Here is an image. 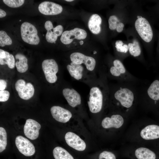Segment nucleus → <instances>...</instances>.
Wrapping results in <instances>:
<instances>
[{"label":"nucleus","instance_id":"nucleus-1","mask_svg":"<svg viewBox=\"0 0 159 159\" xmlns=\"http://www.w3.org/2000/svg\"><path fill=\"white\" fill-rule=\"evenodd\" d=\"M21 38L25 42L30 44L37 45L39 44L40 39L35 26L27 22L23 23L21 26Z\"/></svg>","mask_w":159,"mask_h":159},{"label":"nucleus","instance_id":"nucleus-2","mask_svg":"<svg viewBox=\"0 0 159 159\" xmlns=\"http://www.w3.org/2000/svg\"><path fill=\"white\" fill-rule=\"evenodd\" d=\"M90 95L87 103L90 111L93 113L99 112L103 104V96L101 91L99 88L93 87L91 89Z\"/></svg>","mask_w":159,"mask_h":159},{"label":"nucleus","instance_id":"nucleus-3","mask_svg":"<svg viewBox=\"0 0 159 159\" xmlns=\"http://www.w3.org/2000/svg\"><path fill=\"white\" fill-rule=\"evenodd\" d=\"M136 31L141 38L145 42H150L153 37V32L151 27L148 20L142 17L137 19L135 23Z\"/></svg>","mask_w":159,"mask_h":159},{"label":"nucleus","instance_id":"nucleus-4","mask_svg":"<svg viewBox=\"0 0 159 159\" xmlns=\"http://www.w3.org/2000/svg\"><path fill=\"white\" fill-rule=\"evenodd\" d=\"M42 67L46 80L52 83L57 80L56 74L58 71V67L55 61L53 59L44 60L42 63Z\"/></svg>","mask_w":159,"mask_h":159},{"label":"nucleus","instance_id":"nucleus-5","mask_svg":"<svg viewBox=\"0 0 159 159\" xmlns=\"http://www.w3.org/2000/svg\"><path fill=\"white\" fill-rule=\"evenodd\" d=\"M87 36V33L85 30L78 28H75L63 32L60 37V40L63 44H70L75 39L78 40L84 39Z\"/></svg>","mask_w":159,"mask_h":159},{"label":"nucleus","instance_id":"nucleus-6","mask_svg":"<svg viewBox=\"0 0 159 159\" xmlns=\"http://www.w3.org/2000/svg\"><path fill=\"white\" fill-rule=\"evenodd\" d=\"M114 97L122 106L126 108L132 105L134 99L133 92L127 88H120L115 93Z\"/></svg>","mask_w":159,"mask_h":159},{"label":"nucleus","instance_id":"nucleus-7","mask_svg":"<svg viewBox=\"0 0 159 159\" xmlns=\"http://www.w3.org/2000/svg\"><path fill=\"white\" fill-rule=\"evenodd\" d=\"M15 86L19 96L22 99L29 100L34 95V89L32 84L30 82L26 83L23 80L19 79L17 80Z\"/></svg>","mask_w":159,"mask_h":159},{"label":"nucleus","instance_id":"nucleus-8","mask_svg":"<svg viewBox=\"0 0 159 159\" xmlns=\"http://www.w3.org/2000/svg\"><path fill=\"white\" fill-rule=\"evenodd\" d=\"M15 143L19 151L24 155L29 156L34 154L35 150L34 146L28 139L23 136H17Z\"/></svg>","mask_w":159,"mask_h":159},{"label":"nucleus","instance_id":"nucleus-9","mask_svg":"<svg viewBox=\"0 0 159 159\" xmlns=\"http://www.w3.org/2000/svg\"><path fill=\"white\" fill-rule=\"evenodd\" d=\"M72 62L77 64L81 65L84 64L87 69L89 71L93 70L96 65V61L93 57L86 56L78 52L71 54L70 56Z\"/></svg>","mask_w":159,"mask_h":159},{"label":"nucleus","instance_id":"nucleus-10","mask_svg":"<svg viewBox=\"0 0 159 159\" xmlns=\"http://www.w3.org/2000/svg\"><path fill=\"white\" fill-rule=\"evenodd\" d=\"M41 125L32 119L26 120L24 127V133L27 138L32 140L37 139L39 135Z\"/></svg>","mask_w":159,"mask_h":159},{"label":"nucleus","instance_id":"nucleus-11","mask_svg":"<svg viewBox=\"0 0 159 159\" xmlns=\"http://www.w3.org/2000/svg\"><path fill=\"white\" fill-rule=\"evenodd\" d=\"M39 11L44 15H53L61 13L63 10L61 6L49 1H44L40 3L38 6Z\"/></svg>","mask_w":159,"mask_h":159},{"label":"nucleus","instance_id":"nucleus-12","mask_svg":"<svg viewBox=\"0 0 159 159\" xmlns=\"http://www.w3.org/2000/svg\"><path fill=\"white\" fill-rule=\"evenodd\" d=\"M65 139L68 145L76 150L82 151L86 148V145L84 141L73 132H67L65 136Z\"/></svg>","mask_w":159,"mask_h":159},{"label":"nucleus","instance_id":"nucleus-13","mask_svg":"<svg viewBox=\"0 0 159 159\" xmlns=\"http://www.w3.org/2000/svg\"><path fill=\"white\" fill-rule=\"evenodd\" d=\"M50 111L53 118L60 122L66 123L72 117V114L69 110L59 106H52Z\"/></svg>","mask_w":159,"mask_h":159},{"label":"nucleus","instance_id":"nucleus-14","mask_svg":"<svg viewBox=\"0 0 159 159\" xmlns=\"http://www.w3.org/2000/svg\"><path fill=\"white\" fill-rule=\"evenodd\" d=\"M63 96L69 104L75 107L81 103V98L79 94L73 89L64 88L62 91Z\"/></svg>","mask_w":159,"mask_h":159},{"label":"nucleus","instance_id":"nucleus-15","mask_svg":"<svg viewBox=\"0 0 159 159\" xmlns=\"http://www.w3.org/2000/svg\"><path fill=\"white\" fill-rule=\"evenodd\" d=\"M124 123L122 117L119 115H113L110 117L105 118L102 122V127L105 128L114 127L118 128L120 127Z\"/></svg>","mask_w":159,"mask_h":159},{"label":"nucleus","instance_id":"nucleus-16","mask_svg":"<svg viewBox=\"0 0 159 159\" xmlns=\"http://www.w3.org/2000/svg\"><path fill=\"white\" fill-rule=\"evenodd\" d=\"M140 136L144 139L151 140L159 138V126L155 125H148L142 129Z\"/></svg>","mask_w":159,"mask_h":159},{"label":"nucleus","instance_id":"nucleus-17","mask_svg":"<svg viewBox=\"0 0 159 159\" xmlns=\"http://www.w3.org/2000/svg\"><path fill=\"white\" fill-rule=\"evenodd\" d=\"M102 23V19L98 14H95L92 15L88 22V26L92 33L95 34L100 33L101 31L100 24Z\"/></svg>","mask_w":159,"mask_h":159},{"label":"nucleus","instance_id":"nucleus-18","mask_svg":"<svg viewBox=\"0 0 159 159\" xmlns=\"http://www.w3.org/2000/svg\"><path fill=\"white\" fill-rule=\"evenodd\" d=\"M16 60L15 65L18 72L24 73L27 71L28 68V60L26 56L21 53H17L15 55Z\"/></svg>","mask_w":159,"mask_h":159},{"label":"nucleus","instance_id":"nucleus-19","mask_svg":"<svg viewBox=\"0 0 159 159\" xmlns=\"http://www.w3.org/2000/svg\"><path fill=\"white\" fill-rule=\"evenodd\" d=\"M67 69L70 75L75 79L79 80L82 77L83 66L72 62L67 66Z\"/></svg>","mask_w":159,"mask_h":159},{"label":"nucleus","instance_id":"nucleus-20","mask_svg":"<svg viewBox=\"0 0 159 159\" xmlns=\"http://www.w3.org/2000/svg\"><path fill=\"white\" fill-rule=\"evenodd\" d=\"M135 155L138 159H155V153L150 149L141 147L137 149Z\"/></svg>","mask_w":159,"mask_h":159},{"label":"nucleus","instance_id":"nucleus-21","mask_svg":"<svg viewBox=\"0 0 159 159\" xmlns=\"http://www.w3.org/2000/svg\"><path fill=\"white\" fill-rule=\"evenodd\" d=\"M147 92L151 100L154 101L159 100V80H154L148 88Z\"/></svg>","mask_w":159,"mask_h":159},{"label":"nucleus","instance_id":"nucleus-22","mask_svg":"<svg viewBox=\"0 0 159 159\" xmlns=\"http://www.w3.org/2000/svg\"><path fill=\"white\" fill-rule=\"evenodd\" d=\"M113 66L110 69L111 74L115 77L122 76L126 72V70L121 62L118 59H115L113 62Z\"/></svg>","mask_w":159,"mask_h":159},{"label":"nucleus","instance_id":"nucleus-23","mask_svg":"<svg viewBox=\"0 0 159 159\" xmlns=\"http://www.w3.org/2000/svg\"><path fill=\"white\" fill-rule=\"evenodd\" d=\"M44 27L47 30L46 39L48 42L53 43L57 40L58 36L54 31V27L52 22L50 21H47L44 24Z\"/></svg>","mask_w":159,"mask_h":159},{"label":"nucleus","instance_id":"nucleus-24","mask_svg":"<svg viewBox=\"0 0 159 159\" xmlns=\"http://www.w3.org/2000/svg\"><path fill=\"white\" fill-rule=\"evenodd\" d=\"M55 159H74L72 156L66 150L60 147H57L53 151Z\"/></svg>","mask_w":159,"mask_h":159},{"label":"nucleus","instance_id":"nucleus-25","mask_svg":"<svg viewBox=\"0 0 159 159\" xmlns=\"http://www.w3.org/2000/svg\"><path fill=\"white\" fill-rule=\"evenodd\" d=\"M128 46L129 52L131 55L135 57L140 55L141 53L140 47L136 40H134L132 43H129Z\"/></svg>","mask_w":159,"mask_h":159},{"label":"nucleus","instance_id":"nucleus-26","mask_svg":"<svg viewBox=\"0 0 159 159\" xmlns=\"http://www.w3.org/2000/svg\"><path fill=\"white\" fill-rule=\"evenodd\" d=\"M5 57L3 59H0V64L1 65L6 64L10 68H14L15 64L14 56L7 51H5Z\"/></svg>","mask_w":159,"mask_h":159},{"label":"nucleus","instance_id":"nucleus-27","mask_svg":"<svg viewBox=\"0 0 159 159\" xmlns=\"http://www.w3.org/2000/svg\"><path fill=\"white\" fill-rule=\"evenodd\" d=\"M7 144V134L5 129L0 127V152L3 151L6 149Z\"/></svg>","mask_w":159,"mask_h":159},{"label":"nucleus","instance_id":"nucleus-28","mask_svg":"<svg viewBox=\"0 0 159 159\" xmlns=\"http://www.w3.org/2000/svg\"><path fill=\"white\" fill-rule=\"evenodd\" d=\"M12 40L11 38L4 31H0V46L4 47L11 44Z\"/></svg>","mask_w":159,"mask_h":159},{"label":"nucleus","instance_id":"nucleus-29","mask_svg":"<svg viewBox=\"0 0 159 159\" xmlns=\"http://www.w3.org/2000/svg\"><path fill=\"white\" fill-rule=\"evenodd\" d=\"M3 2L8 6L12 8H16L22 5L24 2V0H3Z\"/></svg>","mask_w":159,"mask_h":159},{"label":"nucleus","instance_id":"nucleus-30","mask_svg":"<svg viewBox=\"0 0 159 159\" xmlns=\"http://www.w3.org/2000/svg\"><path fill=\"white\" fill-rule=\"evenodd\" d=\"M119 20L117 17L115 15L110 16L108 20L109 28L111 30H115L116 29Z\"/></svg>","mask_w":159,"mask_h":159},{"label":"nucleus","instance_id":"nucleus-31","mask_svg":"<svg viewBox=\"0 0 159 159\" xmlns=\"http://www.w3.org/2000/svg\"><path fill=\"white\" fill-rule=\"evenodd\" d=\"M115 155L112 153L105 151L100 153L99 159H116Z\"/></svg>","mask_w":159,"mask_h":159},{"label":"nucleus","instance_id":"nucleus-32","mask_svg":"<svg viewBox=\"0 0 159 159\" xmlns=\"http://www.w3.org/2000/svg\"><path fill=\"white\" fill-rule=\"evenodd\" d=\"M10 96L9 92L7 90L0 91V101L4 102L9 99Z\"/></svg>","mask_w":159,"mask_h":159},{"label":"nucleus","instance_id":"nucleus-33","mask_svg":"<svg viewBox=\"0 0 159 159\" xmlns=\"http://www.w3.org/2000/svg\"><path fill=\"white\" fill-rule=\"evenodd\" d=\"M54 31L55 33L58 37L60 36L63 33V27L61 25H59L54 28Z\"/></svg>","mask_w":159,"mask_h":159},{"label":"nucleus","instance_id":"nucleus-34","mask_svg":"<svg viewBox=\"0 0 159 159\" xmlns=\"http://www.w3.org/2000/svg\"><path fill=\"white\" fill-rule=\"evenodd\" d=\"M116 49L118 52L126 53L128 50V46L127 44H124Z\"/></svg>","mask_w":159,"mask_h":159},{"label":"nucleus","instance_id":"nucleus-35","mask_svg":"<svg viewBox=\"0 0 159 159\" xmlns=\"http://www.w3.org/2000/svg\"><path fill=\"white\" fill-rule=\"evenodd\" d=\"M7 83L5 80L2 79L0 80V90H4L6 87Z\"/></svg>","mask_w":159,"mask_h":159},{"label":"nucleus","instance_id":"nucleus-36","mask_svg":"<svg viewBox=\"0 0 159 159\" xmlns=\"http://www.w3.org/2000/svg\"><path fill=\"white\" fill-rule=\"evenodd\" d=\"M124 27V24L122 22H119L117 24L116 29V30L117 32H120L122 31Z\"/></svg>","mask_w":159,"mask_h":159},{"label":"nucleus","instance_id":"nucleus-37","mask_svg":"<svg viewBox=\"0 0 159 159\" xmlns=\"http://www.w3.org/2000/svg\"><path fill=\"white\" fill-rule=\"evenodd\" d=\"M115 47L116 49L119 48L120 47L123 45V43L121 40L117 41L115 43Z\"/></svg>","mask_w":159,"mask_h":159},{"label":"nucleus","instance_id":"nucleus-38","mask_svg":"<svg viewBox=\"0 0 159 159\" xmlns=\"http://www.w3.org/2000/svg\"><path fill=\"white\" fill-rule=\"evenodd\" d=\"M6 57L5 51L3 50L0 49V59H4Z\"/></svg>","mask_w":159,"mask_h":159},{"label":"nucleus","instance_id":"nucleus-39","mask_svg":"<svg viewBox=\"0 0 159 159\" xmlns=\"http://www.w3.org/2000/svg\"><path fill=\"white\" fill-rule=\"evenodd\" d=\"M6 15V12L3 10L0 9V18H1L4 17Z\"/></svg>","mask_w":159,"mask_h":159},{"label":"nucleus","instance_id":"nucleus-40","mask_svg":"<svg viewBox=\"0 0 159 159\" xmlns=\"http://www.w3.org/2000/svg\"><path fill=\"white\" fill-rule=\"evenodd\" d=\"M142 17V16H137V18L138 19H140V18H141Z\"/></svg>","mask_w":159,"mask_h":159},{"label":"nucleus","instance_id":"nucleus-41","mask_svg":"<svg viewBox=\"0 0 159 159\" xmlns=\"http://www.w3.org/2000/svg\"><path fill=\"white\" fill-rule=\"evenodd\" d=\"M66 1H68V2H71L73 1L74 0H65Z\"/></svg>","mask_w":159,"mask_h":159},{"label":"nucleus","instance_id":"nucleus-42","mask_svg":"<svg viewBox=\"0 0 159 159\" xmlns=\"http://www.w3.org/2000/svg\"><path fill=\"white\" fill-rule=\"evenodd\" d=\"M83 43V41H81L80 42V44L81 45Z\"/></svg>","mask_w":159,"mask_h":159},{"label":"nucleus","instance_id":"nucleus-43","mask_svg":"<svg viewBox=\"0 0 159 159\" xmlns=\"http://www.w3.org/2000/svg\"><path fill=\"white\" fill-rule=\"evenodd\" d=\"M96 53H97V52L95 51H93V54H96Z\"/></svg>","mask_w":159,"mask_h":159}]
</instances>
